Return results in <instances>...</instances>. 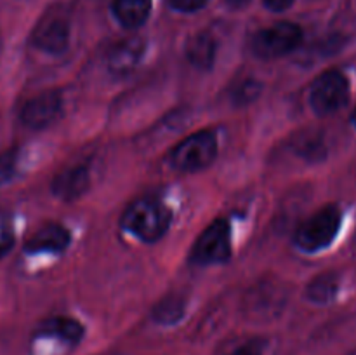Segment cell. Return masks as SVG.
<instances>
[{
	"label": "cell",
	"mask_w": 356,
	"mask_h": 355,
	"mask_svg": "<svg viewBox=\"0 0 356 355\" xmlns=\"http://www.w3.org/2000/svg\"><path fill=\"white\" fill-rule=\"evenodd\" d=\"M232 256V228L226 219L212 221L195 242L191 260L198 265L226 263Z\"/></svg>",
	"instance_id": "obj_5"
},
{
	"label": "cell",
	"mask_w": 356,
	"mask_h": 355,
	"mask_svg": "<svg viewBox=\"0 0 356 355\" xmlns=\"http://www.w3.org/2000/svg\"><path fill=\"white\" fill-rule=\"evenodd\" d=\"M186 58L195 68L202 70H211L216 61V40L211 33H202L193 35L186 44Z\"/></svg>",
	"instance_id": "obj_12"
},
{
	"label": "cell",
	"mask_w": 356,
	"mask_h": 355,
	"mask_svg": "<svg viewBox=\"0 0 356 355\" xmlns=\"http://www.w3.org/2000/svg\"><path fill=\"white\" fill-rule=\"evenodd\" d=\"M207 2L209 0H170V6L181 13H195V10L202 9Z\"/></svg>",
	"instance_id": "obj_21"
},
{
	"label": "cell",
	"mask_w": 356,
	"mask_h": 355,
	"mask_svg": "<svg viewBox=\"0 0 356 355\" xmlns=\"http://www.w3.org/2000/svg\"><path fill=\"white\" fill-rule=\"evenodd\" d=\"M14 244V233L10 221L3 216H0V258L6 256Z\"/></svg>",
	"instance_id": "obj_20"
},
{
	"label": "cell",
	"mask_w": 356,
	"mask_h": 355,
	"mask_svg": "<svg viewBox=\"0 0 356 355\" xmlns=\"http://www.w3.org/2000/svg\"><path fill=\"white\" fill-rule=\"evenodd\" d=\"M261 93V84L256 79H245L235 90H233V101L236 104H245L256 100Z\"/></svg>",
	"instance_id": "obj_18"
},
{
	"label": "cell",
	"mask_w": 356,
	"mask_h": 355,
	"mask_svg": "<svg viewBox=\"0 0 356 355\" xmlns=\"http://www.w3.org/2000/svg\"><path fill=\"white\" fill-rule=\"evenodd\" d=\"M152 10V0H115L113 13L122 26L134 30L145 24Z\"/></svg>",
	"instance_id": "obj_14"
},
{
	"label": "cell",
	"mask_w": 356,
	"mask_h": 355,
	"mask_svg": "<svg viewBox=\"0 0 356 355\" xmlns=\"http://www.w3.org/2000/svg\"><path fill=\"white\" fill-rule=\"evenodd\" d=\"M63 101L59 93L47 90L31 97L21 108V122L30 129H44L51 125L61 113Z\"/></svg>",
	"instance_id": "obj_8"
},
{
	"label": "cell",
	"mask_w": 356,
	"mask_h": 355,
	"mask_svg": "<svg viewBox=\"0 0 356 355\" xmlns=\"http://www.w3.org/2000/svg\"><path fill=\"white\" fill-rule=\"evenodd\" d=\"M292 3H294V0H264V6L271 10H277V13L289 9Z\"/></svg>",
	"instance_id": "obj_22"
},
{
	"label": "cell",
	"mask_w": 356,
	"mask_h": 355,
	"mask_svg": "<svg viewBox=\"0 0 356 355\" xmlns=\"http://www.w3.org/2000/svg\"><path fill=\"white\" fill-rule=\"evenodd\" d=\"M353 124L356 125V110H355V113H353Z\"/></svg>",
	"instance_id": "obj_25"
},
{
	"label": "cell",
	"mask_w": 356,
	"mask_h": 355,
	"mask_svg": "<svg viewBox=\"0 0 356 355\" xmlns=\"http://www.w3.org/2000/svg\"><path fill=\"white\" fill-rule=\"evenodd\" d=\"M31 42L49 54H61L70 42V23L63 10L51 9L35 26Z\"/></svg>",
	"instance_id": "obj_7"
},
{
	"label": "cell",
	"mask_w": 356,
	"mask_h": 355,
	"mask_svg": "<svg viewBox=\"0 0 356 355\" xmlns=\"http://www.w3.org/2000/svg\"><path fill=\"white\" fill-rule=\"evenodd\" d=\"M184 310V303L179 298H167L163 301H160V305L156 306L153 317L155 320H159L160 324H172L176 320L181 319Z\"/></svg>",
	"instance_id": "obj_16"
},
{
	"label": "cell",
	"mask_w": 356,
	"mask_h": 355,
	"mask_svg": "<svg viewBox=\"0 0 356 355\" xmlns=\"http://www.w3.org/2000/svg\"><path fill=\"white\" fill-rule=\"evenodd\" d=\"M145 54V42L138 37L127 38L115 45L108 54V68L111 73L122 77L131 73Z\"/></svg>",
	"instance_id": "obj_10"
},
{
	"label": "cell",
	"mask_w": 356,
	"mask_h": 355,
	"mask_svg": "<svg viewBox=\"0 0 356 355\" xmlns=\"http://www.w3.org/2000/svg\"><path fill=\"white\" fill-rule=\"evenodd\" d=\"M232 355H261V352L256 347H252V345H245V347L236 348Z\"/></svg>",
	"instance_id": "obj_23"
},
{
	"label": "cell",
	"mask_w": 356,
	"mask_h": 355,
	"mask_svg": "<svg viewBox=\"0 0 356 355\" xmlns=\"http://www.w3.org/2000/svg\"><path fill=\"white\" fill-rule=\"evenodd\" d=\"M350 100V82L337 70L316 77L309 89V104L316 115H332L344 108Z\"/></svg>",
	"instance_id": "obj_4"
},
{
	"label": "cell",
	"mask_w": 356,
	"mask_h": 355,
	"mask_svg": "<svg viewBox=\"0 0 356 355\" xmlns=\"http://www.w3.org/2000/svg\"><path fill=\"white\" fill-rule=\"evenodd\" d=\"M16 162H17L16 150H9V152L0 155V187L6 184L7 181L13 180L14 173H16Z\"/></svg>",
	"instance_id": "obj_19"
},
{
	"label": "cell",
	"mask_w": 356,
	"mask_h": 355,
	"mask_svg": "<svg viewBox=\"0 0 356 355\" xmlns=\"http://www.w3.org/2000/svg\"><path fill=\"white\" fill-rule=\"evenodd\" d=\"M170 221H172V214L169 207L153 197L132 202L122 218L124 228L141 239L143 242H156L162 239L169 230Z\"/></svg>",
	"instance_id": "obj_1"
},
{
	"label": "cell",
	"mask_w": 356,
	"mask_h": 355,
	"mask_svg": "<svg viewBox=\"0 0 356 355\" xmlns=\"http://www.w3.org/2000/svg\"><path fill=\"white\" fill-rule=\"evenodd\" d=\"M218 157V138L212 131L188 136L170 153V164L181 173H197L211 166Z\"/></svg>",
	"instance_id": "obj_2"
},
{
	"label": "cell",
	"mask_w": 356,
	"mask_h": 355,
	"mask_svg": "<svg viewBox=\"0 0 356 355\" xmlns=\"http://www.w3.org/2000/svg\"><path fill=\"white\" fill-rule=\"evenodd\" d=\"M90 184V174L87 166H72L63 169L52 181V191L63 202H73L82 197Z\"/></svg>",
	"instance_id": "obj_9"
},
{
	"label": "cell",
	"mask_w": 356,
	"mask_h": 355,
	"mask_svg": "<svg viewBox=\"0 0 356 355\" xmlns=\"http://www.w3.org/2000/svg\"><path fill=\"white\" fill-rule=\"evenodd\" d=\"M70 244V233L59 223H45L26 242L28 253H63Z\"/></svg>",
	"instance_id": "obj_11"
},
{
	"label": "cell",
	"mask_w": 356,
	"mask_h": 355,
	"mask_svg": "<svg viewBox=\"0 0 356 355\" xmlns=\"http://www.w3.org/2000/svg\"><path fill=\"white\" fill-rule=\"evenodd\" d=\"M226 2H228V6L233 7V9H242V7H245L250 0H226Z\"/></svg>",
	"instance_id": "obj_24"
},
{
	"label": "cell",
	"mask_w": 356,
	"mask_h": 355,
	"mask_svg": "<svg viewBox=\"0 0 356 355\" xmlns=\"http://www.w3.org/2000/svg\"><path fill=\"white\" fill-rule=\"evenodd\" d=\"M298 148H299V153L309 160H320L322 157H325V146H323L322 138L316 134L305 136V138L301 139V145H299Z\"/></svg>",
	"instance_id": "obj_17"
},
{
	"label": "cell",
	"mask_w": 356,
	"mask_h": 355,
	"mask_svg": "<svg viewBox=\"0 0 356 355\" xmlns=\"http://www.w3.org/2000/svg\"><path fill=\"white\" fill-rule=\"evenodd\" d=\"M341 228V211L336 205H327L309 216L296 232V244L306 253L325 249L334 242Z\"/></svg>",
	"instance_id": "obj_3"
},
{
	"label": "cell",
	"mask_w": 356,
	"mask_h": 355,
	"mask_svg": "<svg viewBox=\"0 0 356 355\" xmlns=\"http://www.w3.org/2000/svg\"><path fill=\"white\" fill-rule=\"evenodd\" d=\"M337 291H339V281H337L336 275L322 274L308 285V298L312 301L323 305V303L332 301L336 298Z\"/></svg>",
	"instance_id": "obj_15"
},
{
	"label": "cell",
	"mask_w": 356,
	"mask_h": 355,
	"mask_svg": "<svg viewBox=\"0 0 356 355\" xmlns=\"http://www.w3.org/2000/svg\"><path fill=\"white\" fill-rule=\"evenodd\" d=\"M302 40V30L296 23L282 21L270 28H264L254 37V54L263 59H277L294 51Z\"/></svg>",
	"instance_id": "obj_6"
},
{
	"label": "cell",
	"mask_w": 356,
	"mask_h": 355,
	"mask_svg": "<svg viewBox=\"0 0 356 355\" xmlns=\"http://www.w3.org/2000/svg\"><path fill=\"white\" fill-rule=\"evenodd\" d=\"M38 334L40 336L56 338V340H61L70 345H75L82 340L83 327L82 324L76 322L75 319H70V317H51V319L42 322Z\"/></svg>",
	"instance_id": "obj_13"
}]
</instances>
